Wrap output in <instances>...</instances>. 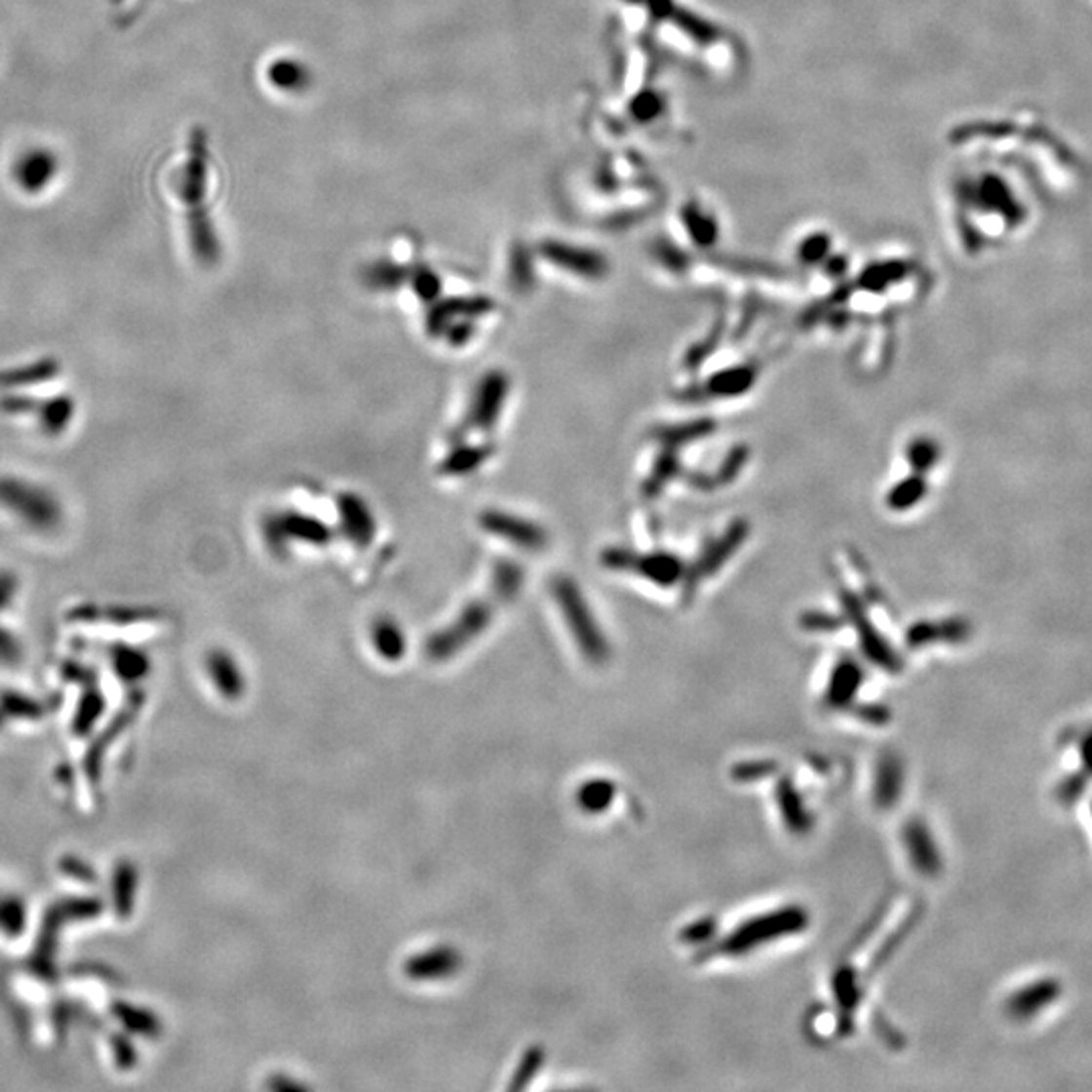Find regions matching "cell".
Instances as JSON below:
<instances>
[{"label": "cell", "mask_w": 1092, "mask_h": 1092, "mask_svg": "<svg viewBox=\"0 0 1092 1092\" xmlns=\"http://www.w3.org/2000/svg\"><path fill=\"white\" fill-rule=\"evenodd\" d=\"M498 604L500 601L494 595H491V599L470 601L448 627L427 640V658L431 662H448L455 658V653L468 647L488 630L491 619L496 615Z\"/></svg>", "instance_id": "6da1fadb"}, {"label": "cell", "mask_w": 1092, "mask_h": 1092, "mask_svg": "<svg viewBox=\"0 0 1092 1092\" xmlns=\"http://www.w3.org/2000/svg\"><path fill=\"white\" fill-rule=\"evenodd\" d=\"M553 595L581 651L591 662H604L609 651L607 642L601 627L597 625L579 585L568 577H559L553 581Z\"/></svg>", "instance_id": "7a4b0ae2"}, {"label": "cell", "mask_w": 1092, "mask_h": 1092, "mask_svg": "<svg viewBox=\"0 0 1092 1092\" xmlns=\"http://www.w3.org/2000/svg\"><path fill=\"white\" fill-rule=\"evenodd\" d=\"M263 534L273 551H282L290 540L314 544V546H326L334 536L332 528L326 523L318 521L316 516L293 512V510L267 516L263 523Z\"/></svg>", "instance_id": "3957f363"}, {"label": "cell", "mask_w": 1092, "mask_h": 1092, "mask_svg": "<svg viewBox=\"0 0 1092 1092\" xmlns=\"http://www.w3.org/2000/svg\"><path fill=\"white\" fill-rule=\"evenodd\" d=\"M510 395V376L494 369L486 372L474 389V397L468 409L463 427L466 431H489L502 417Z\"/></svg>", "instance_id": "277c9868"}, {"label": "cell", "mask_w": 1092, "mask_h": 1092, "mask_svg": "<svg viewBox=\"0 0 1092 1092\" xmlns=\"http://www.w3.org/2000/svg\"><path fill=\"white\" fill-rule=\"evenodd\" d=\"M478 523L484 532L502 538L523 551L536 553L549 544V534H546V530L538 523H532L525 516H518L506 510H498V508L484 510L478 518Z\"/></svg>", "instance_id": "5b68a950"}, {"label": "cell", "mask_w": 1092, "mask_h": 1092, "mask_svg": "<svg viewBox=\"0 0 1092 1092\" xmlns=\"http://www.w3.org/2000/svg\"><path fill=\"white\" fill-rule=\"evenodd\" d=\"M538 254L546 259L555 263L557 267L575 273V276L581 278H601L605 276L607 271V261L601 254H595L591 250H583V248H575V245H568V243H561V241H544L540 243Z\"/></svg>", "instance_id": "8992f818"}, {"label": "cell", "mask_w": 1092, "mask_h": 1092, "mask_svg": "<svg viewBox=\"0 0 1092 1092\" xmlns=\"http://www.w3.org/2000/svg\"><path fill=\"white\" fill-rule=\"evenodd\" d=\"M491 310H494V302H491V297H484V295L442 299V302L433 304V308L427 314V332L433 338L444 336L453 322L466 318L474 320Z\"/></svg>", "instance_id": "52a82bcc"}, {"label": "cell", "mask_w": 1092, "mask_h": 1092, "mask_svg": "<svg viewBox=\"0 0 1092 1092\" xmlns=\"http://www.w3.org/2000/svg\"><path fill=\"white\" fill-rule=\"evenodd\" d=\"M336 506H338L340 528L344 536L354 546H359V549H367L376 536V518L370 506L365 502V498H361L359 494H352V491H344V494H340Z\"/></svg>", "instance_id": "ba28073f"}, {"label": "cell", "mask_w": 1092, "mask_h": 1092, "mask_svg": "<svg viewBox=\"0 0 1092 1092\" xmlns=\"http://www.w3.org/2000/svg\"><path fill=\"white\" fill-rule=\"evenodd\" d=\"M604 563L611 568H638L644 577H649L655 583L670 585L678 579L680 563L668 555H651V557H636L625 551L613 549L604 555Z\"/></svg>", "instance_id": "9c48e42d"}, {"label": "cell", "mask_w": 1092, "mask_h": 1092, "mask_svg": "<svg viewBox=\"0 0 1092 1092\" xmlns=\"http://www.w3.org/2000/svg\"><path fill=\"white\" fill-rule=\"evenodd\" d=\"M13 175L26 193H39L58 175V160L47 150H29L15 164Z\"/></svg>", "instance_id": "30bf717a"}, {"label": "cell", "mask_w": 1092, "mask_h": 1092, "mask_svg": "<svg viewBox=\"0 0 1092 1092\" xmlns=\"http://www.w3.org/2000/svg\"><path fill=\"white\" fill-rule=\"evenodd\" d=\"M491 455H494V444H480V446L459 444L442 459L440 472L444 476H453V478L468 476L478 468H482Z\"/></svg>", "instance_id": "8fae6325"}, {"label": "cell", "mask_w": 1092, "mask_h": 1092, "mask_svg": "<svg viewBox=\"0 0 1092 1092\" xmlns=\"http://www.w3.org/2000/svg\"><path fill=\"white\" fill-rule=\"evenodd\" d=\"M457 965H459V959H457L455 951L435 949V951H429V953L419 955V957L411 959L407 971L411 977L429 979V977H446L451 971H455Z\"/></svg>", "instance_id": "7c38bea8"}, {"label": "cell", "mask_w": 1092, "mask_h": 1092, "mask_svg": "<svg viewBox=\"0 0 1092 1092\" xmlns=\"http://www.w3.org/2000/svg\"><path fill=\"white\" fill-rule=\"evenodd\" d=\"M365 284L376 292H395L411 278V269L393 261H376L363 273Z\"/></svg>", "instance_id": "4fadbf2b"}, {"label": "cell", "mask_w": 1092, "mask_h": 1092, "mask_svg": "<svg viewBox=\"0 0 1092 1092\" xmlns=\"http://www.w3.org/2000/svg\"><path fill=\"white\" fill-rule=\"evenodd\" d=\"M372 644L382 658L389 662H397L403 658L407 649V640L403 636L401 627L393 619H376L372 625Z\"/></svg>", "instance_id": "5bb4252c"}, {"label": "cell", "mask_w": 1092, "mask_h": 1092, "mask_svg": "<svg viewBox=\"0 0 1092 1092\" xmlns=\"http://www.w3.org/2000/svg\"><path fill=\"white\" fill-rule=\"evenodd\" d=\"M525 583V568L514 561H498L491 570V595H494L500 604L512 601L521 593Z\"/></svg>", "instance_id": "9a60e30c"}, {"label": "cell", "mask_w": 1092, "mask_h": 1092, "mask_svg": "<svg viewBox=\"0 0 1092 1092\" xmlns=\"http://www.w3.org/2000/svg\"><path fill=\"white\" fill-rule=\"evenodd\" d=\"M267 79L282 92H302L310 84V71L297 61L280 59L269 65Z\"/></svg>", "instance_id": "2e32d148"}, {"label": "cell", "mask_w": 1092, "mask_h": 1092, "mask_svg": "<svg viewBox=\"0 0 1092 1092\" xmlns=\"http://www.w3.org/2000/svg\"><path fill=\"white\" fill-rule=\"evenodd\" d=\"M209 668L213 672V678L216 680L218 688H221L227 696L241 694L243 678H241L235 662L229 658V653L214 651L209 658Z\"/></svg>", "instance_id": "e0dca14e"}, {"label": "cell", "mask_w": 1092, "mask_h": 1092, "mask_svg": "<svg viewBox=\"0 0 1092 1092\" xmlns=\"http://www.w3.org/2000/svg\"><path fill=\"white\" fill-rule=\"evenodd\" d=\"M409 282H411L413 292L417 293V297L423 299V302H433V299L440 295V292H442L440 276H437V273L431 271L429 267L413 269Z\"/></svg>", "instance_id": "ac0fdd59"}, {"label": "cell", "mask_w": 1092, "mask_h": 1092, "mask_svg": "<svg viewBox=\"0 0 1092 1092\" xmlns=\"http://www.w3.org/2000/svg\"><path fill=\"white\" fill-rule=\"evenodd\" d=\"M739 540H741V536H726L724 540H719V542L715 544V549H710V551L702 557V561H700V575L704 577V575H708V572H713L715 568H719V566L724 563V557L730 555V553L736 549V544H739Z\"/></svg>", "instance_id": "d6986e66"}, {"label": "cell", "mask_w": 1092, "mask_h": 1092, "mask_svg": "<svg viewBox=\"0 0 1092 1092\" xmlns=\"http://www.w3.org/2000/svg\"><path fill=\"white\" fill-rule=\"evenodd\" d=\"M532 267H530V259L525 254V250H516L512 254V261H510V280L514 290H528L532 286Z\"/></svg>", "instance_id": "ffe728a7"}, {"label": "cell", "mask_w": 1092, "mask_h": 1092, "mask_svg": "<svg viewBox=\"0 0 1092 1092\" xmlns=\"http://www.w3.org/2000/svg\"><path fill=\"white\" fill-rule=\"evenodd\" d=\"M924 494V484L920 480H909L905 484H900L890 496V504L894 508H905L915 504L920 496Z\"/></svg>", "instance_id": "44dd1931"}, {"label": "cell", "mask_w": 1092, "mask_h": 1092, "mask_svg": "<svg viewBox=\"0 0 1092 1092\" xmlns=\"http://www.w3.org/2000/svg\"><path fill=\"white\" fill-rule=\"evenodd\" d=\"M751 380H753V374L747 372V370H730V372H724L722 376H719L713 387L719 393H739V391H743L751 385Z\"/></svg>", "instance_id": "7402d4cb"}, {"label": "cell", "mask_w": 1092, "mask_h": 1092, "mask_svg": "<svg viewBox=\"0 0 1092 1092\" xmlns=\"http://www.w3.org/2000/svg\"><path fill=\"white\" fill-rule=\"evenodd\" d=\"M474 331H476V326H474L472 320H468V318L457 320L448 328L444 338L453 346H463L466 342H470V338L474 336Z\"/></svg>", "instance_id": "603a6c76"}, {"label": "cell", "mask_w": 1092, "mask_h": 1092, "mask_svg": "<svg viewBox=\"0 0 1092 1092\" xmlns=\"http://www.w3.org/2000/svg\"><path fill=\"white\" fill-rule=\"evenodd\" d=\"M935 457H937V448H935V444H931V442L913 444V448H911V459H913V463H915L916 468H922V470L931 468Z\"/></svg>", "instance_id": "cb8c5ba5"}]
</instances>
